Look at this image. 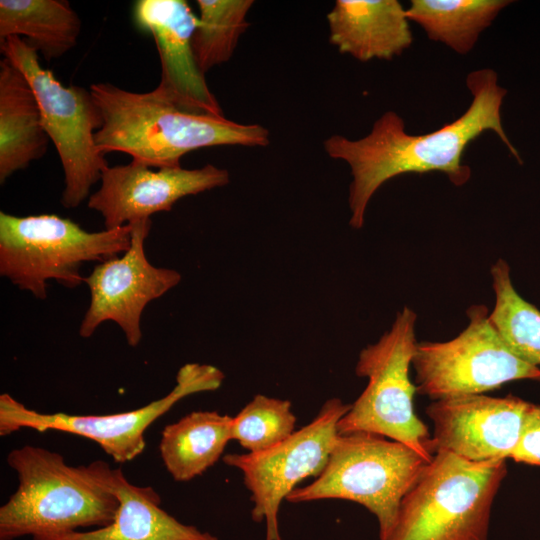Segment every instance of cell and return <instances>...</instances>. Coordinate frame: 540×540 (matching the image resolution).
<instances>
[{"label":"cell","instance_id":"cell-1","mask_svg":"<svg viewBox=\"0 0 540 540\" xmlns=\"http://www.w3.org/2000/svg\"><path fill=\"white\" fill-rule=\"evenodd\" d=\"M466 85L472 94L468 109L431 133L410 135L405 131L403 119L394 111H387L363 138L351 140L332 135L324 140L328 156L345 161L351 170L348 196L351 227L363 226L370 199L395 176L442 172L455 186L467 183L471 169L463 162L464 152L469 143L487 130L494 131L522 163L502 126L500 110L507 91L498 84L496 72L490 68L475 70L468 74Z\"/></svg>","mask_w":540,"mask_h":540},{"label":"cell","instance_id":"cell-2","mask_svg":"<svg viewBox=\"0 0 540 540\" xmlns=\"http://www.w3.org/2000/svg\"><path fill=\"white\" fill-rule=\"evenodd\" d=\"M90 92L103 117L95 134L98 149L129 154L152 168L179 167L188 152L222 145L265 147L270 133L260 124H241L179 105L159 87L131 92L95 83Z\"/></svg>","mask_w":540,"mask_h":540},{"label":"cell","instance_id":"cell-3","mask_svg":"<svg viewBox=\"0 0 540 540\" xmlns=\"http://www.w3.org/2000/svg\"><path fill=\"white\" fill-rule=\"evenodd\" d=\"M7 463L19 484L0 508V540H52L113 522L118 498L81 465L69 466L61 454L32 445L10 451Z\"/></svg>","mask_w":540,"mask_h":540},{"label":"cell","instance_id":"cell-4","mask_svg":"<svg viewBox=\"0 0 540 540\" xmlns=\"http://www.w3.org/2000/svg\"><path fill=\"white\" fill-rule=\"evenodd\" d=\"M506 461L475 463L437 451L404 495L386 540H487Z\"/></svg>","mask_w":540,"mask_h":540},{"label":"cell","instance_id":"cell-5","mask_svg":"<svg viewBox=\"0 0 540 540\" xmlns=\"http://www.w3.org/2000/svg\"><path fill=\"white\" fill-rule=\"evenodd\" d=\"M131 224L88 232L55 214L14 216L0 213V274L38 299L47 297L49 280L68 288L84 282L85 262L117 257L131 243Z\"/></svg>","mask_w":540,"mask_h":540},{"label":"cell","instance_id":"cell-6","mask_svg":"<svg viewBox=\"0 0 540 540\" xmlns=\"http://www.w3.org/2000/svg\"><path fill=\"white\" fill-rule=\"evenodd\" d=\"M417 315L409 307L397 313L391 328L361 350L356 375L367 386L339 420V434L367 432L400 442L426 460L434 456L432 436L414 411L416 386L409 370L415 353Z\"/></svg>","mask_w":540,"mask_h":540},{"label":"cell","instance_id":"cell-7","mask_svg":"<svg viewBox=\"0 0 540 540\" xmlns=\"http://www.w3.org/2000/svg\"><path fill=\"white\" fill-rule=\"evenodd\" d=\"M428 462L410 447L380 435L338 434L320 475L311 484L296 487L286 500L356 502L376 516L379 538L386 540L404 495Z\"/></svg>","mask_w":540,"mask_h":540},{"label":"cell","instance_id":"cell-8","mask_svg":"<svg viewBox=\"0 0 540 540\" xmlns=\"http://www.w3.org/2000/svg\"><path fill=\"white\" fill-rule=\"evenodd\" d=\"M0 48L34 90L43 126L64 171L61 203L65 208H75L89 196L108 166L95 142V134L103 125L102 113L90 90L64 86L52 71L42 67L38 52L22 37L7 38Z\"/></svg>","mask_w":540,"mask_h":540},{"label":"cell","instance_id":"cell-9","mask_svg":"<svg viewBox=\"0 0 540 540\" xmlns=\"http://www.w3.org/2000/svg\"><path fill=\"white\" fill-rule=\"evenodd\" d=\"M468 325L454 339L418 342L412 359L416 391L433 401L478 395L521 379L540 382V368L514 354L484 305L467 310Z\"/></svg>","mask_w":540,"mask_h":540},{"label":"cell","instance_id":"cell-10","mask_svg":"<svg viewBox=\"0 0 540 540\" xmlns=\"http://www.w3.org/2000/svg\"><path fill=\"white\" fill-rule=\"evenodd\" d=\"M223 379V372L215 366L188 363L179 369L176 385L166 396L132 411L108 415L39 413L4 393L0 396V435L23 428L71 433L95 441L115 462L125 463L143 452L144 433L156 419L188 395L217 390Z\"/></svg>","mask_w":540,"mask_h":540},{"label":"cell","instance_id":"cell-11","mask_svg":"<svg viewBox=\"0 0 540 540\" xmlns=\"http://www.w3.org/2000/svg\"><path fill=\"white\" fill-rule=\"evenodd\" d=\"M350 406L339 398L328 399L309 424L272 448L223 457L225 464L242 473L253 502L252 519L265 521V540H281V502L303 479L323 471L339 434L337 424Z\"/></svg>","mask_w":540,"mask_h":540},{"label":"cell","instance_id":"cell-12","mask_svg":"<svg viewBox=\"0 0 540 540\" xmlns=\"http://www.w3.org/2000/svg\"><path fill=\"white\" fill-rule=\"evenodd\" d=\"M131 243L124 254L96 265L84 277L90 291V304L82 319L79 334L92 336L105 321L115 322L127 343L135 347L142 339L141 317L145 307L181 281V274L153 266L146 258L144 242L151 220L131 223Z\"/></svg>","mask_w":540,"mask_h":540},{"label":"cell","instance_id":"cell-13","mask_svg":"<svg viewBox=\"0 0 540 540\" xmlns=\"http://www.w3.org/2000/svg\"><path fill=\"white\" fill-rule=\"evenodd\" d=\"M100 188L89 196L88 207L100 213L105 229L112 230L170 211L183 197L230 182L228 170L207 164L198 169L152 168L131 160L107 166Z\"/></svg>","mask_w":540,"mask_h":540},{"label":"cell","instance_id":"cell-14","mask_svg":"<svg viewBox=\"0 0 540 540\" xmlns=\"http://www.w3.org/2000/svg\"><path fill=\"white\" fill-rule=\"evenodd\" d=\"M531 403L513 396L465 395L433 401L434 454L447 451L475 463L506 461L516 448Z\"/></svg>","mask_w":540,"mask_h":540},{"label":"cell","instance_id":"cell-15","mask_svg":"<svg viewBox=\"0 0 540 540\" xmlns=\"http://www.w3.org/2000/svg\"><path fill=\"white\" fill-rule=\"evenodd\" d=\"M133 22L155 41L161 63L157 87L189 110L223 117L193 48L199 18L185 0H138Z\"/></svg>","mask_w":540,"mask_h":540},{"label":"cell","instance_id":"cell-16","mask_svg":"<svg viewBox=\"0 0 540 540\" xmlns=\"http://www.w3.org/2000/svg\"><path fill=\"white\" fill-rule=\"evenodd\" d=\"M81 467L118 498L116 516L105 527L75 531L52 540H218L209 532L179 522L160 507L161 498L152 487L131 484L119 468H111L102 460Z\"/></svg>","mask_w":540,"mask_h":540},{"label":"cell","instance_id":"cell-17","mask_svg":"<svg viewBox=\"0 0 540 540\" xmlns=\"http://www.w3.org/2000/svg\"><path fill=\"white\" fill-rule=\"evenodd\" d=\"M326 17L330 43L362 62L391 60L413 41L405 9L397 0H337Z\"/></svg>","mask_w":540,"mask_h":540},{"label":"cell","instance_id":"cell-18","mask_svg":"<svg viewBox=\"0 0 540 540\" xmlns=\"http://www.w3.org/2000/svg\"><path fill=\"white\" fill-rule=\"evenodd\" d=\"M49 141L32 86L4 57L0 61V182L43 157Z\"/></svg>","mask_w":540,"mask_h":540},{"label":"cell","instance_id":"cell-19","mask_svg":"<svg viewBox=\"0 0 540 540\" xmlns=\"http://www.w3.org/2000/svg\"><path fill=\"white\" fill-rule=\"evenodd\" d=\"M232 419L216 411H194L165 426L159 449L175 481L192 480L219 460L232 440Z\"/></svg>","mask_w":540,"mask_h":540},{"label":"cell","instance_id":"cell-20","mask_svg":"<svg viewBox=\"0 0 540 540\" xmlns=\"http://www.w3.org/2000/svg\"><path fill=\"white\" fill-rule=\"evenodd\" d=\"M80 31L81 20L68 1H0V43L12 36H24L47 61L70 51Z\"/></svg>","mask_w":540,"mask_h":540},{"label":"cell","instance_id":"cell-21","mask_svg":"<svg viewBox=\"0 0 540 540\" xmlns=\"http://www.w3.org/2000/svg\"><path fill=\"white\" fill-rule=\"evenodd\" d=\"M510 0H412L408 20L419 24L429 39L459 54L469 53Z\"/></svg>","mask_w":540,"mask_h":540},{"label":"cell","instance_id":"cell-22","mask_svg":"<svg viewBox=\"0 0 540 540\" xmlns=\"http://www.w3.org/2000/svg\"><path fill=\"white\" fill-rule=\"evenodd\" d=\"M495 304L490 321L510 350L526 362L540 365V311L515 290L510 268L499 259L491 268Z\"/></svg>","mask_w":540,"mask_h":540},{"label":"cell","instance_id":"cell-23","mask_svg":"<svg viewBox=\"0 0 540 540\" xmlns=\"http://www.w3.org/2000/svg\"><path fill=\"white\" fill-rule=\"evenodd\" d=\"M252 0H197L199 25L193 36L197 63L205 74L229 61L239 38L249 27Z\"/></svg>","mask_w":540,"mask_h":540},{"label":"cell","instance_id":"cell-24","mask_svg":"<svg viewBox=\"0 0 540 540\" xmlns=\"http://www.w3.org/2000/svg\"><path fill=\"white\" fill-rule=\"evenodd\" d=\"M295 423L290 401L258 394L233 417L231 439L249 453H258L292 435Z\"/></svg>","mask_w":540,"mask_h":540},{"label":"cell","instance_id":"cell-25","mask_svg":"<svg viewBox=\"0 0 540 540\" xmlns=\"http://www.w3.org/2000/svg\"><path fill=\"white\" fill-rule=\"evenodd\" d=\"M510 458L516 462L540 466V405L531 403L520 440Z\"/></svg>","mask_w":540,"mask_h":540}]
</instances>
